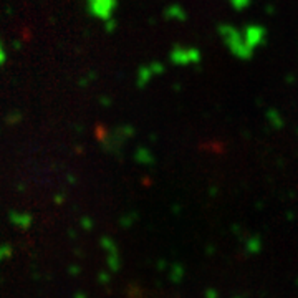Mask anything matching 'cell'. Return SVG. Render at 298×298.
<instances>
[{
    "mask_svg": "<svg viewBox=\"0 0 298 298\" xmlns=\"http://www.w3.org/2000/svg\"><path fill=\"white\" fill-rule=\"evenodd\" d=\"M87 3L89 13L105 22L113 19V13L118 7V0H87Z\"/></svg>",
    "mask_w": 298,
    "mask_h": 298,
    "instance_id": "6da1fadb",
    "label": "cell"
},
{
    "mask_svg": "<svg viewBox=\"0 0 298 298\" xmlns=\"http://www.w3.org/2000/svg\"><path fill=\"white\" fill-rule=\"evenodd\" d=\"M162 71H164V65L159 61H151L149 65H144L139 68L138 75H136V85L138 88H144L146 85L151 81L152 76L156 75H161Z\"/></svg>",
    "mask_w": 298,
    "mask_h": 298,
    "instance_id": "7a4b0ae2",
    "label": "cell"
},
{
    "mask_svg": "<svg viewBox=\"0 0 298 298\" xmlns=\"http://www.w3.org/2000/svg\"><path fill=\"white\" fill-rule=\"evenodd\" d=\"M199 60V52L194 48H180L176 47L171 52V61L176 65H187V63L197 61Z\"/></svg>",
    "mask_w": 298,
    "mask_h": 298,
    "instance_id": "3957f363",
    "label": "cell"
},
{
    "mask_svg": "<svg viewBox=\"0 0 298 298\" xmlns=\"http://www.w3.org/2000/svg\"><path fill=\"white\" fill-rule=\"evenodd\" d=\"M164 15H166V19H180L182 20L184 17V12L180 10V7H178V5H171V7H168L164 10Z\"/></svg>",
    "mask_w": 298,
    "mask_h": 298,
    "instance_id": "277c9868",
    "label": "cell"
},
{
    "mask_svg": "<svg viewBox=\"0 0 298 298\" xmlns=\"http://www.w3.org/2000/svg\"><path fill=\"white\" fill-rule=\"evenodd\" d=\"M5 60H7V53H5V48H3L2 42H0V66L5 63Z\"/></svg>",
    "mask_w": 298,
    "mask_h": 298,
    "instance_id": "5b68a950",
    "label": "cell"
},
{
    "mask_svg": "<svg viewBox=\"0 0 298 298\" xmlns=\"http://www.w3.org/2000/svg\"><path fill=\"white\" fill-rule=\"evenodd\" d=\"M105 29H106L108 31H113V30H115V29H116V22H115V20H113V19H110V20H106V22H105Z\"/></svg>",
    "mask_w": 298,
    "mask_h": 298,
    "instance_id": "8992f818",
    "label": "cell"
}]
</instances>
